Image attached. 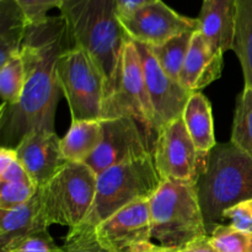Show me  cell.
Masks as SVG:
<instances>
[{
  "mask_svg": "<svg viewBox=\"0 0 252 252\" xmlns=\"http://www.w3.org/2000/svg\"><path fill=\"white\" fill-rule=\"evenodd\" d=\"M58 79L74 121L101 120L105 106V79L84 49L71 46L58 59Z\"/></svg>",
  "mask_w": 252,
  "mask_h": 252,
  "instance_id": "cell-7",
  "label": "cell"
},
{
  "mask_svg": "<svg viewBox=\"0 0 252 252\" xmlns=\"http://www.w3.org/2000/svg\"><path fill=\"white\" fill-rule=\"evenodd\" d=\"M62 248L64 252H110L97 243L95 229L85 225L70 229Z\"/></svg>",
  "mask_w": 252,
  "mask_h": 252,
  "instance_id": "cell-27",
  "label": "cell"
},
{
  "mask_svg": "<svg viewBox=\"0 0 252 252\" xmlns=\"http://www.w3.org/2000/svg\"><path fill=\"white\" fill-rule=\"evenodd\" d=\"M233 51L240 61L245 86L252 88V0H236Z\"/></svg>",
  "mask_w": 252,
  "mask_h": 252,
  "instance_id": "cell-21",
  "label": "cell"
},
{
  "mask_svg": "<svg viewBox=\"0 0 252 252\" xmlns=\"http://www.w3.org/2000/svg\"><path fill=\"white\" fill-rule=\"evenodd\" d=\"M73 46L62 15L30 24L22 42L25 66L24 93L19 103L1 108V147L15 149L33 130L54 132V117L62 89L58 59Z\"/></svg>",
  "mask_w": 252,
  "mask_h": 252,
  "instance_id": "cell-1",
  "label": "cell"
},
{
  "mask_svg": "<svg viewBox=\"0 0 252 252\" xmlns=\"http://www.w3.org/2000/svg\"><path fill=\"white\" fill-rule=\"evenodd\" d=\"M235 14L236 0H203L198 30L216 53L224 56L233 49Z\"/></svg>",
  "mask_w": 252,
  "mask_h": 252,
  "instance_id": "cell-15",
  "label": "cell"
},
{
  "mask_svg": "<svg viewBox=\"0 0 252 252\" xmlns=\"http://www.w3.org/2000/svg\"><path fill=\"white\" fill-rule=\"evenodd\" d=\"M207 233L220 225L223 212L252 198V158L233 143H217L196 185Z\"/></svg>",
  "mask_w": 252,
  "mask_h": 252,
  "instance_id": "cell-3",
  "label": "cell"
},
{
  "mask_svg": "<svg viewBox=\"0 0 252 252\" xmlns=\"http://www.w3.org/2000/svg\"><path fill=\"white\" fill-rule=\"evenodd\" d=\"M224 220H230V225L244 231H252V198L245 199L223 212Z\"/></svg>",
  "mask_w": 252,
  "mask_h": 252,
  "instance_id": "cell-30",
  "label": "cell"
},
{
  "mask_svg": "<svg viewBox=\"0 0 252 252\" xmlns=\"http://www.w3.org/2000/svg\"><path fill=\"white\" fill-rule=\"evenodd\" d=\"M48 229L42 217L41 192L14 209H0V252L12 251L22 240Z\"/></svg>",
  "mask_w": 252,
  "mask_h": 252,
  "instance_id": "cell-16",
  "label": "cell"
},
{
  "mask_svg": "<svg viewBox=\"0 0 252 252\" xmlns=\"http://www.w3.org/2000/svg\"><path fill=\"white\" fill-rule=\"evenodd\" d=\"M102 137L93 157L85 162L96 175L108 167L153 155L147 130L132 117L102 118Z\"/></svg>",
  "mask_w": 252,
  "mask_h": 252,
  "instance_id": "cell-10",
  "label": "cell"
},
{
  "mask_svg": "<svg viewBox=\"0 0 252 252\" xmlns=\"http://www.w3.org/2000/svg\"><path fill=\"white\" fill-rule=\"evenodd\" d=\"M194 32H186V33L172 37L169 41L158 44V46H149L153 56L155 57L162 70L177 81H179L182 66L186 61Z\"/></svg>",
  "mask_w": 252,
  "mask_h": 252,
  "instance_id": "cell-22",
  "label": "cell"
},
{
  "mask_svg": "<svg viewBox=\"0 0 252 252\" xmlns=\"http://www.w3.org/2000/svg\"><path fill=\"white\" fill-rule=\"evenodd\" d=\"M149 252H177V250H174V249H167V248H162V246H157L150 250Z\"/></svg>",
  "mask_w": 252,
  "mask_h": 252,
  "instance_id": "cell-34",
  "label": "cell"
},
{
  "mask_svg": "<svg viewBox=\"0 0 252 252\" xmlns=\"http://www.w3.org/2000/svg\"><path fill=\"white\" fill-rule=\"evenodd\" d=\"M14 252H64L63 248L54 243L53 238L48 233V229L34 233L22 240Z\"/></svg>",
  "mask_w": 252,
  "mask_h": 252,
  "instance_id": "cell-28",
  "label": "cell"
},
{
  "mask_svg": "<svg viewBox=\"0 0 252 252\" xmlns=\"http://www.w3.org/2000/svg\"><path fill=\"white\" fill-rule=\"evenodd\" d=\"M97 175L83 162H65L41 192L42 217L47 226L76 228L88 217L96 194Z\"/></svg>",
  "mask_w": 252,
  "mask_h": 252,
  "instance_id": "cell-6",
  "label": "cell"
},
{
  "mask_svg": "<svg viewBox=\"0 0 252 252\" xmlns=\"http://www.w3.org/2000/svg\"><path fill=\"white\" fill-rule=\"evenodd\" d=\"M149 208L152 238L159 246L180 250L208 235L196 185L162 180Z\"/></svg>",
  "mask_w": 252,
  "mask_h": 252,
  "instance_id": "cell-4",
  "label": "cell"
},
{
  "mask_svg": "<svg viewBox=\"0 0 252 252\" xmlns=\"http://www.w3.org/2000/svg\"><path fill=\"white\" fill-rule=\"evenodd\" d=\"M121 116L134 118L147 132H153L157 138L154 112L145 84L142 59L134 41L130 38L123 51L120 86L115 95L105 102L102 118Z\"/></svg>",
  "mask_w": 252,
  "mask_h": 252,
  "instance_id": "cell-9",
  "label": "cell"
},
{
  "mask_svg": "<svg viewBox=\"0 0 252 252\" xmlns=\"http://www.w3.org/2000/svg\"><path fill=\"white\" fill-rule=\"evenodd\" d=\"M154 1H158V0H117L118 14H120V16L127 15L132 12L133 10L143 6V5L150 4V2Z\"/></svg>",
  "mask_w": 252,
  "mask_h": 252,
  "instance_id": "cell-33",
  "label": "cell"
},
{
  "mask_svg": "<svg viewBox=\"0 0 252 252\" xmlns=\"http://www.w3.org/2000/svg\"><path fill=\"white\" fill-rule=\"evenodd\" d=\"M153 155L108 167L97 175L96 194L80 225L95 229L118 211L138 201H148L161 185Z\"/></svg>",
  "mask_w": 252,
  "mask_h": 252,
  "instance_id": "cell-5",
  "label": "cell"
},
{
  "mask_svg": "<svg viewBox=\"0 0 252 252\" xmlns=\"http://www.w3.org/2000/svg\"><path fill=\"white\" fill-rule=\"evenodd\" d=\"M214 248L220 252H252V231H244L220 224L209 235Z\"/></svg>",
  "mask_w": 252,
  "mask_h": 252,
  "instance_id": "cell-25",
  "label": "cell"
},
{
  "mask_svg": "<svg viewBox=\"0 0 252 252\" xmlns=\"http://www.w3.org/2000/svg\"><path fill=\"white\" fill-rule=\"evenodd\" d=\"M25 66L20 54L12 56L0 65V95L1 108L17 105L24 93Z\"/></svg>",
  "mask_w": 252,
  "mask_h": 252,
  "instance_id": "cell-24",
  "label": "cell"
},
{
  "mask_svg": "<svg viewBox=\"0 0 252 252\" xmlns=\"http://www.w3.org/2000/svg\"><path fill=\"white\" fill-rule=\"evenodd\" d=\"M31 181L26 170L21 165L20 160L12 162L7 169L0 172V182H29Z\"/></svg>",
  "mask_w": 252,
  "mask_h": 252,
  "instance_id": "cell-31",
  "label": "cell"
},
{
  "mask_svg": "<svg viewBox=\"0 0 252 252\" xmlns=\"http://www.w3.org/2000/svg\"><path fill=\"white\" fill-rule=\"evenodd\" d=\"M121 24L132 41L158 46L172 37L199 29L198 19L184 16L161 0L145 4L120 16Z\"/></svg>",
  "mask_w": 252,
  "mask_h": 252,
  "instance_id": "cell-12",
  "label": "cell"
},
{
  "mask_svg": "<svg viewBox=\"0 0 252 252\" xmlns=\"http://www.w3.org/2000/svg\"><path fill=\"white\" fill-rule=\"evenodd\" d=\"M15 152L37 189H43L68 162L62 155L61 139L56 132L33 130L22 138Z\"/></svg>",
  "mask_w": 252,
  "mask_h": 252,
  "instance_id": "cell-14",
  "label": "cell"
},
{
  "mask_svg": "<svg viewBox=\"0 0 252 252\" xmlns=\"http://www.w3.org/2000/svg\"><path fill=\"white\" fill-rule=\"evenodd\" d=\"M153 159L162 180L197 185L207 167L208 154L197 150L184 120L180 117L158 132Z\"/></svg>",
  "mask_w": 252,
  "mask_h": 252,
  "instance_id": "cell-8",
  "label": "cell"
},
{
  "mask_svg": "<svg viewBox=\"0 0 252 252\" xmlns=\"http://www.w3.org/2000/svg\"><path fill=\"white\" fill-rule=\"evenodd\" d=\"M29 25L15 0H0V65L20 54Z\"/></svg>",
  "mask_w": 252,
  "mask_h": 252,
  "instance_id": "cell-20",
  "label": "cell"
},
{
  "mask_svg": "<svg viewBox=\"0 0 252 252\" xmlns=\"http://www.w3.org/2000/svg\"><path fill=\"white\" fill-rule=\"evenodd\" d=\"M134 43L142 59L145 84L154 112L155 133L158 134L167 123L182 117L185 107L193 93L162 70L149 46L139 42Z\"/></svg>",
  "mask_w": 252,
  "mask_h": 252,
  "instance_id": "cell-13",
  "label": "cell"
},
{
  "mask_svg": "<svg viewBox=\"0 0 252 252\" xmlns=\"http://www.w3.org/2000/svg\"><path fill=\"white\" fill-rule=\"evenodd\" d=\"M26 16L29 24H37L48 17L49 10L61 9L64 0H15Z\"/></svg>",
  "mask_w": 252,
  "mask_h": 252,
  "instance_id": "cell-29",
  "label": "cell"
},
{
  "mask_svg": "<svg viewBox=\"0 0 252 252\" xmlns=\"http://www.w3.org/2000/svg\"><path fill=\"white\" fill-rule=\"evenodd\" d=\"M182 120L197 150L209 154L217 145L211 101L202 93H193L185 107Z\"/></svg>",
  "mask_w": 252,
  "mask_h": 252,
  "instance_id": "cell-18",
  "label": "cell"
},
{
  "mask_svg": "<svg viewBox=\"0 0 252 252\" xmlns=\"http://www.w3.org/2000/svg\"><path fill=\"white\" fill-rule=\"evenodd\" d=\"M74 47L91 57L105 79L106 101L118 90L125 46L129 39L117 0H64L61 6Z\"/></svg>",
  "mask_w": 252,
  "mask_h": 252,
  "instance_id": "cell-2",
  "label": "cell"
},
{
  "mask_svg": "<svg viewBox=\"0 0 252 252\" xmlns=\"http://www.w3.org/2000/svg\"><path fill=\"white\" fill-rule=\"evenodd\" d=\"M177 252H220V251L217 250V249L214 248L209 235H206L191 241V243L187 244L186 246H184L182 249L177 250Z\"/></svg>",
  "mask_w": 252,
  "mask_h": 252,
  "instance_id": "cell-32",
  "label": "cell"
},
{
  "mask_svg": "<svg viewBox=\"0 0 252 252\" xmlns=\"http://www.w3.org/2000/svg\"><path fill=\"white\" fill-rule=\"evenodd\" d=\"M97 243L110 252H149L152 243L150 208L138 201L118 211L95 228Z\"/></svg>",
  "mask_w": 252,
  "mask_h": 252,
  "instance_id": "cell-11",
  "label": "cell"
},
{
  "mask_svg": "<svg viewBox=\"0 0 252 252\" xmlns=\"http://www.w3.org/2000/svg\"><path fill=\"white\" fill-rule=\"evenodd\" d=\"M221 69L223 54L212 51L199 30H197L192 36L179 81L191 93H199V90L220 78Z\"/></svg>",
  "mask_w": 252,
  "mask_h": 252,
  "instance_id": "cell-17",
  "label": "cell"
},
{
  "mask_svg": "<svg viewBox=\"0 0 252 252\" xmlns=\"http://www.w3.org/2000/svg\"><path fill=\"white\" fill-rule=\"evenodd\" d=\"M102 137L101 120L74 121L61 139V150L68 162L85 164L97 149Z\"/></svg>",
  "mask_w": 252,
  "mask_h": 252,
  "instance_id": "cell-19",
  "label": "cell"
},
{
  "mask_svg": "<svg viewBox=\"0 0 252 252\" xmlns=\"http://www.w3.org/2000/svg\"><path fill=\"white\" fill-rule=\"evenodd\" d=\"M230 143L252 158V88L244 86L234 113Z\"/></svg>",
  "mask_w": 252,
  "mask_h": 252,
  "instance_id": "cell-23",
  "label": "cell"
},
{
  "mask_svg": "<svg viewBox=\"0 0 252 252\" xmlns=\"http://www.w3.org/2000/svg\"><path fill=\"white\" fill-rule=\"evenodd\" d=\"M9 252H14V251H9Z\"/></svg>",
  "mask_w": 252,
  "mask_h": 252,
  "instance_id": "cell-35",
  "label": "cell"
},
{
  "mask_svg": "<svg viewBox=\"0 0 252 252\" xmlns=\"http://www.w3.org/2000/svg\"><path fill=\"white\" fill-rule=\"evenodd\" d=\"M37 186L29 182H0V209H14L36 194Z\"/></svg>",
  "mask_w": 252,
  "mask_h": 252,
  "instance_id": "cell-26",
  "label": "cell"
}]
</instances>
